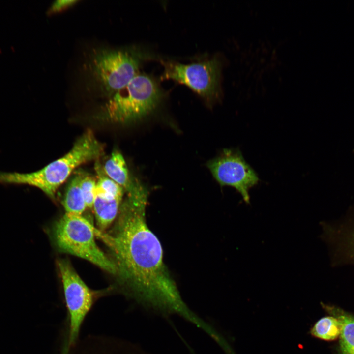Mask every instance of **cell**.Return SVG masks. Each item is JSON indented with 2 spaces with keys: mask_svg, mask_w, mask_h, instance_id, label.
<instances>
[{
  "mask_svg": "<svg viewBox=\"0 0 354 354\" xmlns=\"http://www.w3.org/2000/svg\"><path fill=\"white\" fill-rule=\"evenodd\" d=\"M147 190L127 194L111 231L97 229L96 236L110 247L117 274L136 295L177 306L180 298L164 263L162 246L147 224Z\"/></svg>",
  "mask_w": 354,
  "mask_h": 354,
  "instance_id": "cell-1",
  "label": "cell"
},
{
  "mask_svg": "<svg viewBox=\"0 0 354 354\" xmlns=\"http://www.w3.org/2000/svg\"><path fill=\"white\" fill-rule=\"evenodd\" d=\"M104 146L91 130H87L63 156L43 168L30 173L0 172V183L36 187L52 199L58 188L80 165L104 154Z\"/></svg>",
  "mask_w": 354,
  "mask_h": 354,
  "instance_id": "cell-2",
  "label": "cell"
},
{
  "mask_svg": "<svg viewBox=\"0 0 354 354\" xmlns=\"http://www.w3.org/2000/svg\"><path fill=\"white\" fill-rule=\"evenodd\" d=\"M143 59V55L134 49H94L85 67L90 85L99 94L109 98L138 74Z\"/></svg>",
  "mask_w": 354,
  "mask_h": 354,
  "instance_id": "cell-3",
  "label": "cell"
},
{
  "mask_svg": "<svg viewBox=\"0 0 354 354\" xmlns=\"http://www.w3.org/2000/svg\"><path fill=\"white\" fill-rule=\"evenodd\" d=\"M162 93L156 81L145 74H137L124 88L108 98L97 114L104 122L125 124L138 121L157 107Z\"/></svg>",
  "mask_w": 354,
  "mask_h": 354,
  "instance_id": "cell-4",
  "label": "cell"
},
{
  "mask_svg": "<svg viewBox=\"0 0 354 354\" xmlns=\"http://www.w3.org/2000/svg\"><path fill=\"white\" fill-rule=\"evenodd\" d=\"M94 226L82 215L65 213L55 224L53 236L59 251L86 260L111 274L117 267L97 245Z\"/></svg>",
  "mask_w": 354,
  "mask_h": 354,
  "instance_id": "cell-5",
  "label": "cell"
},
{
  "mask_svg": "<svg viewBox=\"0 0 354 354\" xmlns=\"http://www.w3.org/2000/svg\"><path fill=\"white\" fill-rule=\"evenodd\" d=\"M57 265L68 314V329L65 342L70 346L79 339L82 324L99 294L88 287L69 261L60 259Z\"/></svg>",
  "mask_w": 354,
  "mask_h": 354,
  "instance_id": "cell-6",
  "label": "cell"
},
{
  "mask_svg": "<svg viewBox=\"0 0 354 354\" xmlns=\"http://www.w3.org/2000/svg\"><path fill=\"white\" fill-rule=\"evenodd\" d=\"M207 166L221 186L234 187L246 204L250 203L249 191L258 184L260 179L239 149H225L218 156L209 161Z\"/></svg>",
  "mask_w": 354,
  "mask_h": 354,
  "instance_id": "cell-7",
  "label": "cell"
},
{
  "mask_svg": "<svg viewBox=\"0 0 354 354\" xmlns=\"http://www.w3.org/2000/svg\"><path fill=\"white\" fill-rule=\"evenodd\" d=\"M164 66L163 78L183 84L207 99L217 96L220 66L216 59L189 64L166 62Z\"/></svg>",
  "mask_w": 354,
  "mask_h": 354,
  "instance_id": "cell-8",
  "label": "cell"
},
{
  "mask_svg": "<svg viewBox=\"0 0 354 354\" xmlns=\"http://www.w3.org/2000/svg\"><path fill=\"white\" fill-rule=\"evenodd\" d=\"M321 225V237L328 246L331 264L354 265V207L342 220Z\"/></svg>",
  "mask_w": 354,
  "mask_h": 354,
  "instance_id": "cell-9",
  "label": "cell"
},
{
  "mask_svg": "<svg viewBox=\"0 0 354 354\" xmlns=\"http://www.w3.org/2000/svg\"><path fill=\"white\" fill-rule=\"evenodd\" d=\"M321 304L328 315L336 317L341 324V334L335 346L337 354H354V314L334 305Z\"/></svg>",
  "mask_w": 354,
  "mask_h": 354,
  "instance_id": "cell-10",
  "label": "cell"
},
{
  "mask_svg": "<svg viewBox=\"0 0 354 354\" xmlns=\"http://www.w3.org/2000/svg\"><path fill=\"white\" fill-rule=\"evenodd\" d=\"M114 339L90 336L74 344H64L60 354H118Z\"/></svg>",
  "mask_w": 354,
  "mask_h": 354,
  "instance_id": "cell-11",
  "label": "cell"
},
{
  "mask_svg": "<svg viewBox=\"0 0 354 354\" xmlns=\"http://www.w3.org/2000/svg\"><path fill=\"white\" fill-rule=\"evenodd\" d=\"M106 174L120 186L127 193L136 190L140 185L130 176L125 159L118 150H114L103 166Z\"/></svg>",
  "mask_w": 354,
  "mask_h": 354,
  "instance_id": "cell-12",
  "label": "cell"
},
{
  "mask_svg": "<svg viewBox=\"0 0 354 354\" xmlns=\"http://www.w3.org/2000/svg\"><path fill=\"white\" fill-rule=\"evenodd\" d=\"M122 198L116 197L96 190L92 208L99 230L103 231L109 228L116 219Z\"/></svg>",
  "mask_w": 354,
  "mask_h": 354,
  "instance_id": "cell-13",
  "label": "cell"
},
{
  "mask_svg": "<svg viewBox=\"0 0 354 354\" xmlns=\"http://www.w3.org/2000/svg\"><path fill=\"white\" fill-rule=\"evenodd\" d=\"M81 172H78L69 182L62 201L66 213L82 215L87 206L80 188Z\"/></svg>",
  "mask_w": 354,
  "mask_h": 354,
  "instance_id": "cell-14",
  "label": "cell"
},
{
  "mask_svg": "<svg viewBox=\"0 0 354 354\" xmlns=\"http://www.w3.org/2000/svg\"><path fill=\"white\" fill-rule=\"evenodd\" d=\"M341 331L339 321L330 315L319 319L310 329V333L313 337L327 342L338 340Z\"/></svg>",
  "mask_w": 354,
  "mask_h": 354,
  "instance_id": "cell-15",
  "label": "cell"
},
{
  "mask_svg": "<svg viewBox=\"0 0 354 354\" xmlns=\"http://www.w3.org/2000/svg\"><path fill=\"white\" fill-rule=\"evenodd\" d=\"M97 180L90 175L81 172L80 185L87 207L92 208L96 195Z\"/></svg>",
  "mask_w": 354,
  "mask_h": 354,
  "instance_id": "cell-16",
  "label": "cell"
},
{
  "mask_svg": "<svg viewBox=\"0 0 354 354\" xmlns=\"http://www.w3.org/2000/svg\"><path fill=\"white\" fill-rule=\"evenodd\" d=\"M77 2H78V0H58L55 1L49 8L48 12L52 13L59 12L74 4Z\"/></svg>",
  "mask_w": 354,
  "mask_h": 354,
  "instance_id": "cell-17",
  "label": "cell"
},
{
  "mask_svg": "<svg viewBox=\"0 0 354 354\" xmlns=\"http://www.w3.org/2000/svg\"><path fill=\"white\" fill-rule=\"evenodd\" d=\"M353 152H354V149Z\"/></svg>",
  "mask_w": 354,
  "mask_h": 354,
  "instance_id": "cell-18",
  "label": "cell"
}]
</instances>
